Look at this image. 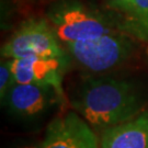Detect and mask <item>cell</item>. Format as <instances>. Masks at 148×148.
I'll return each mask as SVG.
<instances>
[{
    "mask_svg": "<svg viewBox=\"0 0 148 148\" xmlns=\"http://www.w3.org/2000/svg\"><path fill=\"white\" fill-rule=\"evenodd\" d=\"M145 41H147L148 42V33H147V36H146V40H145Z\"/></svg>",
    "mask_w": 148,
    "mask_h": 148,
    "instance_id": "13",
    "label": "cell"
},
{
    "mask_svg": "<svg viewBox=\"0 0 148 148\" xmlns=\"http://www.w3.org/2000/svg\"><path fill=\"white\" fill-rule=\"evenodd\" d=\"M66 46L73 58L91 73H104L120 66L131 57L134 49L131 38L122 31L69 43Z\"/></svg>",
    "mask_w": 148,
    "mask_h": 148,
    "instance_id": "3",
    "label": "cell"
},
{
    "mask_svg": "<svg viewBox=\"0 0 148 148\" xmlns=\"http://www.w3.org/2000/svg\"><path fill=\"white\" fill-rule=\"evenodd\" d=\"M101 148H148V111L106 128Z\"/></svg>",
    "mask_w": 148,
    "mask_h": 148,
    "instance_id": "8",
    "label": "cell"
},
{
    "mask_svg": "<svg viewBox=\"0 0 148 148\" xmlns=\"http://www.w3.org/2000/svg\"><path fill=\"white\" fill-rule=\"evenodd\" d=\"M47 21L58 40L65 44L82 42L121 31L102 12L78 0H60L47 10Z\"/></svg>",
    "mask_w": 148,
    "mask_h": 148,
    "instance_id": "2",
    "label": "cell"
},
{
    "mask_svg": "<svg viewBox=\"0 0 148 148\" xmlns=\"http://www.w3.org/2000/svg\"><path fill=\"white\" fill-rule=\"evenodd\" d=\"M58 98L59 95L52 87L14 84L3 103L13 115L33 119L43 114Z\"/></svg>",
    "mask_w": 148,
    "mask_h": 148,
    "instance_id": "7",
    "label": "cell"
},
{
    "mask_svg": "<svg viewBox=\"0 0 148 148\" xmlns=\"http://www.w3.org/2000/svg\"><path fill=\"white\" fill-rule=\"evenodd\" d=\"M22 148H41V146L38 147L36 145H29V146H24V147H22Z\"/></svg>",
    "mask_w": 148,
    "mask_h": 148,
    "instance_id": "12",
    "label": "cell"
},
{
    "mask_svg": "<svg viewBox=\"0 0 148 148\" xmlns=\"http://www.w3.org/2000/svg\"><path fill=\"white\" fill-rule=\"evenodd\" d=\"M131 0H106V5H109L111 9H114L116 11L123 12L124 9L126 8V5H128Z\"/></svg>",
    "mask_w": 148,
    "mask_h": 148,
    "instance_id": "11",
    "label": "cell"
},
{
    "mask_svg": "<svg viewBox=\"0 0 148 148\" xmlns=\"http://www.w3.org/2000/svg\"><path fill=\"white\" fill-rule=\"evenodd\" d=\"M16 84L14 76L12 74L10 65V59L5 58L1 62L0 65V99L1 103H3L8 92L10 91L11 87Z\"/></svg>",
    "mask_w": 148,
    "mask_h": 148,
    "instance_id": "10",
    "label": "cell"
},
{
    "mask_svg": "<svg viewBox=\"0 0 148 148\" xmlns=\"http://www.w3.org/2000/svg\"><path fill=\"white\" fill-rule=\"evenodd\" d=\"M16 84L52 87L60 98L63 92V75L67 59L59 57H23L10 59Z\"/></svg>",
    "mask_w": 148,
    "mask_h": 148,
    "instance_id": "5",
    "label": "cell"
},
{
    "mask_svg": "<svg viewBox=\"0 0 148 148\" xmlns=\"http://www.w3.org/2000/svg\"><path fill=\"white\" fill-rule=\"evenodd\" d=\"M71 106L90 126L106 130L142 113L144 95L128 80L88 78L76 86Z\"/></svg>",
    "mask_w": 148,
    "mask_h": 148,
    "instance_id": "1",
    "label": "cell"
},
{
    "mask_svg": "<svg viewBox=\"0 0 148 148\" xmlns=\"http://www.w3.org/2000/svg\"><path fill=\"white\" fill-rule=\"evenodd\" d=\"M41 148H99V142L89 124L69 112L48 124Z\"/></svg>",
    "mask_w": 148,
    "mask_h": 148,
    "instance_id": "6",
    "label": "cell"
},
{
    "mask_svg": "<svg viewBox=\"0 0 148 148\" xmlns=\"http://www.w3.org/2000/svg\"><path fill=\"white\" fill-rule=\"evenodd\" d=\"M122 13L125 18L120 23L121 31L145 41L148 33V0H131Z\"/></svg>",
    "mask_w": 148,
    "mask_h": 148,
    "instance_id": "9",
    "label": "cell"
},
{
    "mask_svg": "<svg viewBox=\"0 0 148 148\" xmlns=\"http://www.w3.org/2000/svg\"><path fill=\"white\" fill-rule=\"evenodd\" d=\"M49 22L45 19H30L13 32L1 47L2 58L59 57L67 58Z\"/></svg>",
    "mask_w": 148,
    "mask_h": 148,
    "instance_id": "4",
    "label": "cell"
}]
</instances>
